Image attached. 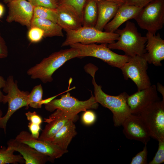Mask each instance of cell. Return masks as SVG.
<instances>
[{
	"label": "cell",
	"mask_w": 164,
	"mask_h": 164,
	"mask_svg": "<svg viewBox=\"0 0 164 164\" xmlns=\"http://www.w3.org/2000/svg\"><path fill=\"white\" fill-rule=\"evenodd\" d=\"M98 69L97 67L92 65L87 66L84 69L92 77L94 96L97 102L111 111L114 126H120L132 114L127 102L128 95L125 92L117 96L110 95L105 93L102 91L101 87L98 85L95 80V73Z\"/></svg>",
	"instance_id": "obj_1"
},
{
	"label": "cell",
	"mask_w": 164,
	"mask_h": 164,
	"mask_svg": "<svg viewBox=\"0 0 164 164\" xmlns=\"http://www.w3.org/2000/svg\"><path fill=\"white\" fill-rule=\"evenodd\" d=\"M79 52L71 47L52 53L28 70L27 73L32 79H40L44 83L51 82L53 73L67 61L78 58Z\"/></svg>",
	"instance_id": "obj_2"
},
{
	"label": "cell",
	"mask_w": 164,
	"mask_h": 164,
	"mask_svg": "<svg viewBox=\"0 0 164 164\" xmlns=\"http://www.w3.org/2000/svg\"><path fill=\"white\" fill-rule=\"evenodd\" d=\"M115 32L118 35V38L116 42L108 45L110 49L122 50L130 57L142 56L146 52L147 37L142 36L134 23L127 21L124 28L118 29Z\"/></svg>",
	"instance_id": "obj_3"
},
{
	"label": "cell",
	"mask_w": 164,
	"mask_h": 164,
	"mask_svg": "<svg viewBox=\"0 0 164 164\" xmlns=\"http://www.w3.org/2000/svg\"><path fill=\"white\" fill-rule=\"evenodd\" d=\"M65 31L66 39L61 46H70L77 43L84 45L95 43L111 44L115 42L119 36L115 32L100 31L94 27L82 26L77 30Z\"/></svg>",
	"instance_id": "obj_4"
},
{
	"label": "cell",
	"mask_w": 164,
	"mask_h": 164,
	"mask_svg": "<svg viewBox=\"0 0 164 164\" xmlns=\"http://www.w3.org/2000/svg\"><path fill=\"white\" fill-rule=\"evenodd\" d=\"M17 82L14 81L12 76L10 75L6 80L3 91L7 93L4 95L2 102L8 103V107L5 114L0 119V128L6 132L7 123L13 114L17 110L24 107L28 108V98L29 92L20 91L18 88Z\"/></svg>",
	"instance_id": "obj_5"
},
{
	"label": "cell",
	"mask_w": 164,
	"mask_h": 164,
	"mask_svg": "<svg viewBox=\"0 0 164 164\" xmlns=\"http://www.w3.org/2000/svg\"><path fill=\"white\" fill-rule=\"evenodd\" d=\"M70 46L77 50L79 53L78 58L95 57L101 59L111 66L120 69L131 58L125 55H121L113 52L106 43L84 45L77 43Z\"/></svg>",
	"instance_id": "obj_6"
},
{
	"label": "cell",
	"mask_w": 164,
	"mask_h": 164,
	"mask_svg": "<svg viewBox=\"0 0 164 164\" xmlns=\"http://www.w3.org/2000/svg\"><path fill=\"white\" fill-rule=\"evenodd\" d=\"M134 19L142 29L153 34L164 24V0H154L143 7Z\"/></svg>",
	"instance_id": "obj_7"
},
{
	"label": "cell",
	"mask_w": 164,
	"mask_h": 164,
	"mask_svg": "<svg viewBox=\"0 0 164 164\" xmlns=\"http://www.w3.org/2000/svg\"><path fill=\"white\" fill-rule=\"evenodd\" d=\"M144 123L150 136L158 141L164 140V100L153 103L138 115Z\"/></svg>",
	"instance_id": "obj_8"
},
{
	"label": "cell",
	"mask_w": 164,
	"mask_h": 164,
	"mask_svg": "<svg viewBox=\"0 0 164 164\" xmlns=\"http://www.w3.org/2000/svg\"><path fill=\"white\" fill-rule=\"evenodd\" d=\"M98 104L92 93L91 96L88 99L80 101L71 96L68 91L66 94L62 95L60 98L54 99L44 105L45 109L50 112L59 109L77 115L80 112L88 109H97L98 107Z\"/></svg>",
	"instance_id": "obj_9"
},
{
	"label": "cell",
	"mask_w": 164,
	"mask_h": 164,
	"mask_svg": "<svg viewBox=\"0 0 164 164\" xmlns=\"http://www.w3.org/2000/svg\"><path fill=\"white\" fill-rule=\"evenodd\" d=\"M148 63L142 56H136L131 57L120 69L124 79H131L136 85L138 91L151 85L147 73Z\"/></svg>",
	"instance_id": "obj_10"
},
{
	"label": "cell",
	"mask_w": 164,
	"mask_h": 164,
	"mask_svg": "<svg viewBox=\"0 0 164 164\" xmlns=\"http://www.w3.org/2000/svg\"><path fill=\"white\" fill-rule=\"evenodd\" d=\"M8 14L6 21L15 22L29 29L33 18L34 7L26 0H12L8 3Z\"/></svg>",
	"instance_id": "obj_11"
},
{
	"label": "cell",
	"mask_w": 164,
	"mask_h": 164,
	"mask_svg": "<svg viewBox=\"0 0 164 164\" xmlns=\"http://www.w3.org/2000/svg\"><path fill=\"white\" fill-rule=\"evenodd\" d=\"M15 139L26 144L38 152L48 156L50 161L61 157L67 152L62 150L56 145L48 141L34 138L29 132L22 131L16 137Z\"/></svg>",
	"instance_id": "obj_12"
},
{
	"label": "cell",
	"mask_w": 164,
	"mask_h": 164,
	"mask_svg": "<svg viewBox=\"0 0 164 164\" xmlns=\"http://www.w3.org/2000/svg\"><path fill=\"white\" fill-rule=\"evenodd\" d=\"M159 101L155 85H151L145 89L138 91L128 96L127 104L132 114L138 115L145 108Z\"/></svg>",
	"instance_id": "obj_13"
},
{
	"label": "cell",
	"mask_w": 164,
	"mask_h": 164,
	"mask_svg": "<svg viewBox=\"0 0 164 164\" xmlns=\"http://www.w3.org/2000/svg\"><path fill=\"white\" fill-rule=\"evenodd\" d=\"M77 115H75L59 109L56 111L44 121L47 123L38 139L49 142L55 134L67 122L73 120L75 121L78 119Z\"/></svg>",
	"instance_id": "obj_14"
},
{
	"label": "cell",
	"mask_w": 164,
	"mask_h": 164,
	"mask_svg": "<svg viewBox=\"0 0 164 164\" xmlns=\"http://www.w3.org/2000/svg\"><path fill=\"white\" fill-rule=\"evenodd\" d=\"M123 132L128 139L139 141L147 144L150 138L149 131L140 117L131 114L124 121Z\"/></svg>",
	"instance_id": "obj_15"
},
{
	"label": "cell",
	"mask_w": 164,
	"mask_h": 164,
	"mask_svg": "<svg viewBox=\"0 0 164 164\" xmlns=\"http://www.w3.org/2000/svg\"><path fill=\"white\" fill-rule=\"evenodd\" d=\"M146 36V52L142 56L148 63L162 66L161 62L164 60V40L159 33L155 35L147 32Z\"/></svg>",
	"instance_id": "obj_16"
},
{
	"label": "cell",
	"mask_w": 164,
	"mask_h": 164,
	"mask_svg": "<svg viewBox=\"0 0 164 164\" xmlns=\"http://www.w3.org/2000/svg\"><path fill=\"white\" fill-rule=\"evenodd\" d=\"M56 11L57 23L65 31L77 30L82 26L80 18L71 7L59 5L56 9Z\"/></svg>",
	"instance_id": "obj_17"
},
{
	"label": "cell",
	"mask_w": 164,
	"mask_h": 164,
	"mask_svg": "<svg viewBox=\"0 0 164 164\" xmlns=\"http://www.w3.org/2000/svg\"><path fill=\"white\" fill-rule=\"evenodd\" d=\"M7 145L18 152L24 159L26 164H44L50 161L49 157L29 145L17 141L15 139L8 141Z\"/></svg>",
	"instance_id": "obj_18"
},
{
	"label": "cell",
	"mask_w": 164,
	"mask_h": 164,
	"mask_svg": "<svg viewBox=\"0 0 164 164\" xmlns=\"http://www.w3.org/2000/svg\"><path fill=\"white\" fill-rule=\"evenodd\" d=\"M142 9L125 3L120 5L114 17L105 26L104 29L106 32H115L125 22L134 19Z\"/></svg>",
	"instance_id": "obj_19"
},
{
	"label": "cell",
	"mask_w": 164,
	"mask_h": 164,
	"mask_svg": "<svg viewBox=\"0 0 164 164\" xmlns=\"http://www.w3.org/2000/svg\"><path fill=\"white\" fill-rule=\"evenodd\" d=\"M96 1L98 15L94 27L98 30L103 31L105 26L114 16L120 5L104 0Z\"/></svg>",
	"instance_id": "obj_20"
},
{
	"label": "cell",
	"mask_w": 164,
	"mask_h": 164,
	"mask_svg": "<svg viewBox=\"0 0 164 164\" xmlns=\"http://www.w3.org/2000/svg\"><path fill=\"white\" fill-rule=\"evenodd\" d=\"M74 121H69L64 125L49 141L61 149L68 152V147L77 134Z\"/></svg>",
	"instance_id": "obj_21"
},
{
	"label": "cell",
	"mask_w": 164,
	"mask_h": 164,
	"mask_svg": "<svg viewBox=\"0 0 164 164\" xmlns=\"http://www.w3.org/2000/svg\"><path fill=\"white\" fill-rule=\"evenodd\" d=\"M32 26L42 29L44 32V37L63 36L62 28L57 23L48 19L33 17L31 27Z\"/></svg>",
	"instance_id": "obj_22"
},
{
	"label": "cell",
	"mask_w": 164,
	"mask_h": 164,
	"mask_svg": "<svg viewBox=\"0 0 164 164\" xmlns=\"http://www.w3.org/2000/svg\"><path fill=\"white\" fill-rule=\"evenodd\" d=\"M97 15L96 1L86 0L82 12V26L94 27L97 22Z\"/></svg>",
	"instance_id": "obj_23"
},
{
	"label": "cell",
	"mask_w": 164,
	"mask_h": 164,
	"mask_svg": "<svg viewBox=\"0 0 164 164\" xmlns=\"http://www.w3.org/2000/svg\"><path fill=\"white\" fill-rule=\"evenodd\" d=\"M15 151L12 147L8 145L6 148L0 149V164L25 163L21 155L14 154Z\"/></svg>",
	"instance_id": "obj_24"
},
{
	"label": "cell",
	"mask_w": 164,
	"mask_h": 164,
	"mask_svg": "<svg viewBox=\"0 0 164 164\" xmlns=\"http://www.w3.org/2000/svg\"><path fill=\"white\" fill-rule=\"evenodd\" d=\"M43 91L41 84L35 86L29 94L28 98L29 106L31 108H41V102L42 101Z\"/></svg>",
	"instance_id": "obj_25"
},
{
	"label": "cell",
	"mask_w": 164,
	"mask_h": 164,
	"mask_svg": "<svg viewBox=\"0 0 164 164\" xmlns=\"http://www.w3.org/2000/svg\"><path fill=\"white\" fill-rule=\"evenodd\" d=\"M33 17L48 19L57 23L56 9L34 6Z\"/></svg>",
	"instance_id": "obj_26"
},
{
	"label": "cell",
	"mask_w": 164,
	"mask_h": 164,
	"mask_svg": "<svg viewBox=\"0 0 164 164\" xmlns=\"http://www.w3.org/2000/svg\"><path fill=\"white\" fill-rule=\"evenodd\" d=\"M86 0H60L58 5H65L73 8L77 12L82 21V12Z\"/></svg>",
	"instance_id": "obj_27"
},
{
	"label": "cell",
	"mask_w": 164,
	"mask_h": 164,
	"mask_svg": "<svg viewBox=\"0 0 164 164\" xmlns=\"http://www.w3.org/2000/svg\"><path fill=\"white\" fill-rule=\"evenodd\" d=\"M28 36L29 39L31 42L37 43L41 41L44 37V32L38 27H31L29 29Z\"/></svg>",
	"instance_id": "obj_28"
},
{
	"label": "cell",
	"mask_w": 164,
	"mask_h": 164,
	"mask_svg": "<svg viewBox=\"0 0 164 164\" xmlns=\"http://www.w3.org/2000/svg\"><path fill=\"white\" fill-rule=\"evenodd\" d=\"M158 150L149 164H160L164 162V140H159Z\"/></svg>",
	"instance_id": "obj_29"
},
{
	"label": "cell",
	"mask_w": 164,
	"mask_h": 164,
	"mask_svg": "<svg viewBox=\"0 0 164 164\" xmlns=\"http://www.w3.org/2000/svg\"><path fill=\"white\" fill-rule=\"evenodd\" d=\"M30 2L34 6L56 9L58 6V2L57 0H31Z\"/></svg>",
	"instance_id": "obj_30"
},
{
	"label": "cell",
	"mask_w": 164,
	"mask_h": 164,
	"mask_svg": "<svg viewBox=\"0 0 164 164\" xmlns=\"http://www.w3.org/2000/svg\"><path fill=\"white\" fill-rule=\"evenodd\" d=\"M145 145L142 151L138 153L132 159L131 164H146L148 151L146 146Z\"/></svg>",
	"instance_id": "obj_31"
},
{
	"label": "cell",
	"mask_w": 164,
	"mask_h": 164,
	"mask_svg": "<svg viewBox=\"0 0 164 164\" xmlns=\"http://www.w3.org/2000/svg\"><path fill=\"white\" fill-rule=\"evenodd\" d=\"M96 119L95 114L93 111L88 110L84 111L81 118L82 122L87 125H90L93 124Z\"/></svg>",
	"instance_id": "obj_32"
},
{
	"label": "cell",
	"mask_w": 164,
	"mask_h": 164,
	"mask_svg": "<svg viewBox=\"0 0 164 164\" xmlns=\"http://www.w3.org/2000/svg\"><path fill=\"white\" fill-rule=\"evenodd\" d=\"M25 114L27 120L32 123L41 125L43 122L41 117L35 111H29Z\"/></svg>",
	"instance_id": "obj_33"
},
{
	"label": "cell",
	"mask_w": 164,
	"mask_h": 164,
	"mask_svg": "<svg viewBox=\"0 0 164 164\" xmlns=\"http://www.w3.org/2000/svg\"><path fill=\"white\" fill-rule=\"evenodd\" d=\"M28 127L32 137L36 139L38 138L39 136V132L41 130V125L29 122Z\"/></svg>",
	"instance_id": "obj_34"
},
{
	"label": "cell",
	"mask_w": 164,
	"mask_h": 164,
	"mask_svg": "<svg viewBox=\"0 0 164 164\" xmlns=\"http://www.w3.org/2000/svg\"><path fill=\"white\" fill-rule=\"evenodd\" d=\"M154 0H125V4L142 8Z\"/></svg>",
	"instance_id": "obj_35"
},
{
	"label": "cell",
	"mask_w": 164,
	"mask_h": 164,
	"mask_svg": "<svg viewBox=\"0 0 164 164\" xmlns=\"http://www.w3.org/2000/svg\"><path fill=\"white\" fill-rule=\"evenodd\" d=\"M8 54V49L6 42L0 32V59L6 58Z\"/></svg>",
	"instance_id": "obj_36"
},
{
	"label": "cell",
	"mask_w": 164,
	"mask_h": 164,
	"mask_svg": "<svg viewBox=\"0 0 164 164\" xmlns=\"http://www.w3.org/2000/svg\"><path fill=\"white\" fill-rule=\"evenodd\" d=\"M6 80L4 78L0 76V103L2 102L4 95L1 91V89L3 88L5 85Z\"/></svg>",
	"instance_id": "obj_37"
},
{
	"label": "cell",
	"mask_w": 164,
	"mask_h": 164,
	"mask_svg": "<svg viewBox=\"0 0 164 164\" xmlns=\"http://www.w3.org/2000/svg\"><path fill=\"white\" fill-rule=\"evenodd\" d=\"M157 90L160 92L162 94L163 99L164 100V87L160 84L157 83L156 87Z\"/></svg>",
	"instance_id": "obj_38"
},
{
	"label": "cell",
	"mask_w": 164,
	"mask_h": 164,
	"mask_svg": "<svg viewBox=\"0 0 164 164\" xmlns=\"http://www.w3.org/2000/svg\"><path fill=\"white\" fill-rule=\"evenodd\" d=\"M57 96V95L50 97L46 99L43 100L41 102V105L42 106L43 104L45 105L50 103L52 100L54 99Z\"/></svg>",
	"instance_id": "obj_39"
},
{
	"label": "cell",
	"mask_w": 164,
	"mask_h": 164,
	"mask_svg": "<svg viewBox=\"0 0 164 164\" xmlns=\"http://www.w3.org/2000/svg\"><path fill=\"white\" fill-rule=\"evenodd\" d=\"M96 1L99 0H96ZM108 1L111 2L116 3L120 5H121L125 3V0H104Z\"/></svg>",
	"instance_id": "obj_40"
},
{
	"label": "cell",
	"mask_w": 164,
	"mask_h": 164,
	"mask_svg": "<svg viewBox=\"0 0 164 164\" xmlns=\"http://www.w3.org/2000/svg\"><path fill=\"white\" fill-rule=\"evenodd\" d=\"M5 12V8L4 6L0 3V19L2 17Z\"/></svg>",
	"instance_id": "obj_41"
},
{
	"label": "cell",
	"mask_w": 164,
	"mask_h": 164,
	"mask_svg": "<svg viewBox=\"0 0 164 164\" xmlns=\"http://www.w3.org/2000/svg\"><path fill=\"white\" fill-rule=\"evenodd\" d=\"M12 0H3V2L6 4H8ZM29 2H30L31 0H27Z\"/></svg>",
	"instance_id": "obj_42"
},
{
	"label": "cell",
	"mask_w": 164,
	"mask_h": 164,
	"mask_svg": "<svg viewBox=\"0 0 164 164\" xmlns=\"http://www.w3.org/2000/svg\"><path fill=\"white\" fill-rule=\"evenodd\" d=\"M2 114H3L0 108V119L2 117Z\"/></svg>",
	"instance_id": "obj_43"
},
{
	"label": "cell",
	"mask_w": 164,
	"mask_h": 164,
	"mask_svg": "<svg viewBox=\"0 0 164 164\" xmlns=\"http://www.w3.org/2000/svg\"><path fill=\"white\" fill-rule=\"evenodd\" d=\"M57 0V1L58 2H59V0Z\"/></svg>",
	"instance_id": "obj_44"
},
{
	"label": "cell",
	"mask_w": 164,
	"mask_h": 164,
	"mask_svg": "<svg viewBox=\"0 0 164 164\" xmlns=\"http://www.w3.org/2000/svg\"><path fill=\"white\" fill-rule=\"evenodd\" d=\"M59 0L60 1V0Z\"/></svg>",
	"instance_id": "obj_45"
}]
</instances>
